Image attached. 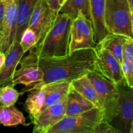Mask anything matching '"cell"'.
I'll return each mask as SVG.
<instances>
[{"mask_svg":"<svg viewBox=\"0 0 133 133\" xmlns=\"http://www.w3.org/2000/svg\"><path fill=\"white\" fill-rule=\"evenodd\" d=\"M96 49L77 50L66 56L51 58H40L38 64L44 73L42 86L62 81H73L95 71Z\"/></svg>","mask_w":133,"mask_h":133,"instance_id":"cell-1","label":"cell"},{"mask_svg":"<svg viewBox=\"0 0 133 133\" xmlns=\"http://www.w3.org/2000/svg\"><path fill=\"white\" fill-rule=\"evenodd\" d=\"M72 21L69 16L58 13L51 27L34 48L38 59L62 57L68 54Z\"/></svg>","mask_w":133,"mask_h":133,"instance_id":"cell-2","label":"cell"},{"mask_svg":"<svg viewBox=\"0 0 133 133\" xmlns=\"http://www.w3.org/2000/svg\"><path fill=\"white\" fill-rule=\"evenodd\" d=\"M105 24L109 33L132 37V13L128 0H106Z\"/></svg>","mask_w":133,"mask_h":133,"instance_id":"cell-3","label":"cell"},{"mask_svg":"<svg viewBox=\"0 0 133 133\" xmlns=\"http://www.w3.org/2000/svg\"><path fill=\"white\" fill-rule=\"evenodd\" d=\"M105 119L99 108L76 116H66L45 133H92L96 126Z\"/></svg>","mask_w":133,"mask_h":133,"instance_id":"cell-4","label":"cell"},{"mask_svg":"<svg viewBox=\"0 0 133 133\" xmlns=\"http://www.w3.org/2000/svg\"><path fill=\"white\" fill-rule=\"evenodd\" d=\"M87 76L98 95L105 120L110 123L117 116L119 111V86L96 71L89 73Z\"/></svg>","mask_w":133,"mask_h":133,"instance_id":"cell-5","label":"cell"},{"mask_svg":"<svg viewBox=\"0 0 133 133\" xmlns=\"http://www.w3.org/2000/svg\"><path fill=\"white\" fill-rule=\"evenodd\" d=\"M97 45L98 43L95 40L92 21L81 12H79L71 23L68 54L80 49H96Z\"/></svg>","mask_w":133,"mask_h":133,"instance_id":"cell-6","label":"cell"},{"mask_svg":"<svg viewBox=\"0 0 133 133\" xmlns=\"http://www.w3.org/2000/svg\"><path fill=\"white\" fill-rule=\"evenodd\" d=\"M19 64L20 67L16 70L13 75L12 87L19 84L29 87L43 81L44 73L39 66L38 58L34 48L29 51L27 56L22 57Z\"/></svg>","mask_w":133,"mask_h":133,"instance_id":"cell-7","label":"cell"},{"mask_svg":"<svg viewBox=\"0 0 133 133\" xmlns=\"http://www.w3.org/2000/svg\"><path fill=\"white\" fill-rule=\"evenodd\" d=\"M95 71L117 86L125 84L122 64L107 50L97 48L96 49Z\"/></svg>","mask_w":133,"mask_h":133,"instance_id":"cell-8","label":"cell"},{"mask_svg":"<svg viewBox=\"0 0 133 133\" xmlns=\"http://www.w3.org/2000/svg\"><path fill=\"white\" fill-rule=\"evenodd\" d=\"M58 13V12L52 10L48 6L45 0H38L27 27L36 33L38 42L49 29Z\"/></svg>","mask_w":133,"mask_h":133,"instance_id":"cell-9","label":"cell"},{"mask_svg":"<svg viewBox=\"0 0 133 133\" xmlns=\"http://www.w3.org/2000/svg\"><path fill=\"white\" fill-rule=\"evenodd\" d=\"M119 111L110 124L122 133H130L133 123V89L127 91L119 86Z\"/></svg>","mask_w":133,"mask_h":133,"instance_id":"cell-10","label":"cell"},{"mask_svg":"<svg viewBox=\"0 0 133 133\" xmlns=\"http://www.w3.org/2000/svg\"><path fill=\"white\" fill-rule=\"evenodd\" d=\"M66 99L48 107L32 119V133H45L66 116Z\"/></svg>","mask_w":133,"mask_h":133,"instance_id":"cell-11","label":"cell"},{"mask_svg":"<svg viewBox=\"0 0 133 133\" xmlns=\"http://www.w3.org/2000/svg\"><path fill=\"white\" fill-rule=\"evenodd\" d=\"M18 0H5V12L2 23V38L0 51L5 54L14 41L17 19Z\"/></svg>","mask_w":133,"mask_h":133,"instance_id":"cell-12","label":"cell"},{"mask_svg":"<svg viewBox=\"0 0 133 133\" xmlns=\"http://www.w3.org/2000/svg\"><path fill=\"white\" fill-rule=\"evenodd\" d=\"M24 54L19 42L14 41L11 46L5 53V61L0 69V88L5 86H12L13 75Z\"/></svg>","mask_w":133,"mask_h":133,"instance_id":"cell-13","label":"cell"},{"mask_svg":"<svg viewBox=\"0 0 133 133\" xmlns=\"http://www.w3.org/2000/svg\"><path fill=\"white\" fill-rule=\"evenodd\" d=\"M106 0H90L91 21L94 31L95 40L100 42L109 34L105 24Z\"/></svg>","mask_w":133,"mask_h":133,"instance_id":"cell-14","label":"cell"},{"mask_svg":"<svg viewBox=\"0 0 133 133\" xmlns=\"http://www.w3.org/2000/svg\"><path fill=\"white\" fill-rule=\"evenodd\" d=\"M71 81L66 80L54 82L38 87L33 86L35 87H42L45 91V99L42 110L48 107L67 98L68 94L71 86Z\"/></svg>","mask_w":133,"mask_h":133,"instance_id":"cell-15","label":"cell"},{"mask_svg":"<svg viewBox=\"0 0 133 133\" xmlns=\"http://www.w3.org/2000/svg\"><path fill=\"white\" fill-rule=\"evenodd\" d=\"M96 107L92 103L70 86L66 99V116L79 115Z\"/></svg>","mask_w":133,"mask_h":133,"instance_id":"cell-16","label":"cell"},{"mask_svg":"<svg viewBox=\"0 0 133 133\" xmlns=\"http://www.w3.org/2000/svg\"><path fill=\"white\" fill-rule=\"evenodd\" d=\"M38 0H18V19L14 41L19 42L25 30L28 27L29 21Z\"/></svg>","mask_w":133,"mask_h":133,"instance_id":"cell-17","label":"cell"},{"mask_svg":"<svg viewBox=\"0 0 133 133\" xmlns=\"http://www.w3.org/2000/svg\"><path fill=\"white\" fill-rule=\"evenodd\" d=\"M71 85L83 97L92 103L96 107L102 110V106L97 92L87 75L71 81Z\"/></svg>","mask_w":133,"mask_h":133,"instance_id":"cell-18","label":"cell"},{"mask_svg":"<svg viewBox=\"0 0 133 133\" xmlns=\"http://www.w3.org/2000/svg\"><path fill=\"white\" fill-rule=\"evenodd\" d=\"M123 36L118 34L109 33L98 43L97 48L107 50L122 64L123 57Z\"/></svg>","mask_w":133,"mask_h":133,"instance_id":"cell-19","label":"cell"},{"mask_svg":"<svg viewBox=\"0 0 133 133\" xmlns=\"http://www.w3.org/2000/svg\"><path fill=\"white\" fill-rule=\"evenodd\" d=\"M30 93L25 103L26 111L33 119L42 110L45 99V91L42 87H32L29 89Z\"/></svg>","mask_w":133,"mask_h":133,"instance_id":"cell-20","label":"cell"},{"mask_svg":"<svg viewBox=\"0 0 133 133\" xmlns=\"http://www.w3.org/2000/svg\"><path fill=\"white\" fill-rule=\"evenodd\" d=\"M79 12L91 20L90 0H66L58 10V13L66 14L72 19L77 16Z\"/></svg>","mask_w":133,"mask_h":133,"instance_id":"cell-21","label":"cell"},{"mask_svg":"<svg viewBox=\"0 0 133 133\" xmlns=\"http://www.w3.org/2000/svg\"><path fill=\"white\" fill-rule=\"evenodd\" d=\"M0 123L6 127L25 125V118L14 105L0 107Z\"/></svg>","mask_w":133,"mask_h":133,"instance_id":"cell-22","label":"cell"},{"mask_svg":"<svg viewBox=\"0 0 133 133\" xmlns=\"http://www.w3.org/2000/svg\"><path fill=\"white\" fill-rule=\"evenodd\" d=\"M20 94L12 86L0 88V107H10L18 101Z\"/></svg>","mask_w":133,"mask_h":133,"instance_id":"cell-23","label":"cell"},{"mask_svg":"<svg viewBox=\"0 0 133 133\" xmlns=\"http://www.w3.org/2000/svg\"><path fill=\"white\" fill-rule=\"evenodd\" d=\"M38 42V37L36 33L29 28H27L23 32L21 37L19 44L24 53L29 51L32 48H35Z\"/></svg>","mask_w":133,"mask_h":133,"instance_id":"cell-24","label":"cell"},{"mask_svg":"<svg viewBox=\"0 0 133 133\" xmlns=\"http://www.w3.org/2000/svg\"><path fill=\"white\" fill-rule=\"evenodd\" d=\"M122 68L125 84H127L129 88L133 89V61L123 58Z\"/></svg>","mask_w":133,"mask_h":133,"instance_id":"cell-25","label":"cell"},{"mask_svg":"<svg viewBox=\"0 0 133 133\" xmlns=\"http://www.w3.org/2000/svg\"><path fill=\"white\" fill-rule=\"evenodd\" d=\"M133 61V37L123 36V57Z\"/></svg>","mask_w":133,"mask_h":133,"instance_id":"cell-26","label":"cell"},{"mask_svg":"<svg viewBox=\"0 0 133 133\" xmlns=\"http://www.w3.org/2000/svg\"><path fill=\"white\" fill-rule=\"evenodd\" d=\"M92 133H122L117 129L112 126L105 119L100 122L96 127Z\"/></svg>","mask_w":133,"mask_h":133,"instance_id":"cell-27","label":"cell"},{"mask_svg":"<svg viewBox=\"0 0 133 133\" xmlns=\"http://www.w3.org/2000/svg\"><path fill=\"white\" fill-rule=\"evenodd\" d=\"M48 6L55 11L58 12L61 6L58 3V0H45Z\"/></svg>","mask_w":133,"mask_h":133,"instance_id":"cell-28","label":"cell"},{"mask_svg":"<svg viewBox=\"0 0 133 133\" xmlns=\"http://www.w3.org/2000/svg\"><path fill=\"white\" fill-rule=\"evenodd\" d=\"M5 12V0H0V28H2V23L3 21Z\"/></svg>","mask_w":133,"mask_h":133,"instance_id":"cell-29","label":"cell"},{"mask_svg":"<svg viewBox=\"0 0 133 133\" xmlns=\"http://www.w3.org/2000/svg\"><path fill=\"white\" fill-rule=\"evenodd\" d=\"M5 59V55L3 52L0 51V69L2 67L3 64L4 63V61Z\"/></svg>","mask_w":133,"mask_h":133,"instance_id":"cell-30","label":"cell"},{"mask_svg":"<svg viewBox=\"0 0 133 133\" xmlns=\"http://www.w3.org/2000/svg\"><path fill=\"white\" fill-rule=\"evenodd\" d=\"M129 4L130 9H131V13H132V15L133 16V0H128Z\"/></svg>","mask_w":133,"mask_h":133,"instance_id":"cell-31","label":"cell"},{"mask_svg":"<svg viewBox=\"0 0 133 133\" xmlns=\"http://www.w3.org/2000/svg\"><path fill=\"white\" fill-rule=\"evenodd\" d=\"M65 1H66V0H58V3H59L60 6H62V5L64 3Z\"/></svg>","mask_w":133,"mask_h":133,"instance_id":"cell-32","label":"cell"},{"mask_svg":"<svg viewBox=\"0 0 133 133\" xmlns=\"http://www.w3.org/2000/svg\"><path fill=\"white\" fill-rule=\"evenodd\" d=\"M1 38H2V28H0V45H1Z\"/></svg>","mask_w":133,"mask_h":133,"instance_id":"cell-33","label":"cell"},{"mask_svg":"<svg viewBox=\"0 0 133 133\" xmlns=\"http://www.w3.org/2000/svg\"><path fill=\"white\" fill-rule=\"evenodd\" d=\"M132 37H133V16L132 15Z\"/></svg>","mask_w":133,"mask_h":133,"instance_id":"cell-34","label":"cell"},{"mask_svg":"<svg viewBox=\"0 0 133 133\" xmlns=\"http://www.w3.org/2000/svg\"><path fill=\"white\" fill-rule=\"evenodd\" d=\"M130 133H133V123L132 124V126H131V132Z\"/></svg>","mask_w":133,"mask_h":133,"instance_id":"cell-35","label":"cell"}]
</instances>
